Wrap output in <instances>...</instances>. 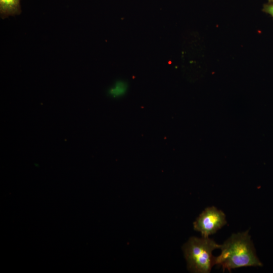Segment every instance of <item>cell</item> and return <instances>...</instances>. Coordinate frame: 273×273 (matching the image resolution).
<instances>
[{
    "mask_svg": "<svg viewBox=\"0 0 273 273\" xmlns=\"http://www.w3.org/2000/svg\"><path fill=\"white\" fill-rule=\"evenodd\" d=\"M20 0H0V16L2 19L20 14Z\"/></svg>",
    "mask_w": 273,
    "mask_h": 273,
    "instance_id": "277c9868",
    "label": "cell"
},
{
    "mask_svg": "<svg viewBox=\"0 0 273 273\" xmlns=\"http://www.w3.org/2000/svg\"><path fill=\"white\" fill-rule=\"evenodd\" d=\"M220 247V245L209 237H191L183 247L188 269L196 273L210 272L215 264L212 251Z\"/></svg>",
    "mask_w": 273,
    "mask_h": 273,
    "instance_id": "7a4b0ae2",
    "label": "cell"
},
{
    "mask_svg": "<svg viewBox=\"0 0 273 273\" xmlns=\"http://www.w3.org/2000/svg\"><path fill=\"white\" fill-rule=\"evenodd\" d=\"M126 87L125 83L120 82L111 89L110 93L114 97H119L125 94Z\"/></svg>",
    "mask_w": 273,
    "mask_h": 273,
    "instance_id": "5b68a950",
    "label": "cell"
},
{
    "mask_svg": "<svg viewBox=\"0 0 273 273\" xmlns=\"http://www.w3.org/2000/svg\"><path fill=\"white\" fill-rule=\"evenodd\" d=\"M268 3H273V0H268Z\"/></svg>",
    "mask_w": 273,
    "mask_h": 273,
    "instance_id": "52a82bcc",
    "label": "cell"
},
{
    "mask_svg": "<svg viewBox=\"0 0 273 273\" xmlns=\"http://www.w3.org/2000/svg\"><path fill=\"white\" fill-rule=\"evenodd\" d=\"M226 224L225 214L214 206L206 208L193 223L194 230L205 238L215 234Z\"/></svg>",
    "mask_w": 273,
    "mask_h": 273,
    "instance_id": "3957f363",
    "label": "cell"
},
{
    "mask_svg": "<svg viewBox=\"0 0 273 273\" xmlns=\"http://www.w3.org/2000/svg\"><path fill=\"white\" fill-rule=\"evenodd\" d=\"M247 231L233 234L220 245V254L215 257V263L227 269L246 266H262L257 258L251 237Z\"/></svg>",
    "mask_w": 273,
    "mask_h": 273,
    "instance_id": "6da1fadb",
    "label": "cell"
},
{
    "mask_svg": "<svg viewBox=\"0 0 273 273\" xmlns=\"http://www.w3.org/2000/svg\"><path fill=\"white\" fill-rule=\"evenodd\" d=\"M262 11L269 14L273 18V3L264 4L263 5Z\"/></svg>",
    "mask_w": 273,
    "mask_h": 273,
    "instance_id": "8992f818",
    "label": "cell"
}]
</instances>
